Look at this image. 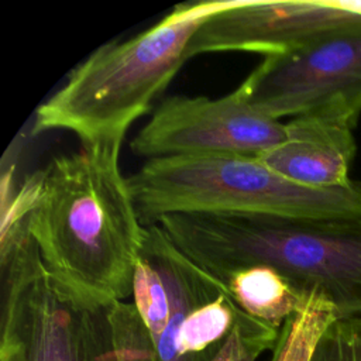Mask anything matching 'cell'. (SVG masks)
<instances>
[{
  "label": "cell",
  "instance_id": "6da1fadb",
  "mask_svg": "<svg viewBox=\"0 0 361 361\" xmlns=\"http://www.w3.org/2000/svg\"><path fill=\"white\" fill-rule=\"evenodd\" d=\"M124 137L55 157L38 172L25 228L52 278L79 302L109 307L133 292L145 230L120 168Z\"/></svg>",
  "mask_w": 361,
  "mask_h": 361
},
{
  "label": "cell",
  "instance_id": "7a4b0ae2",
  "mask_svg": "<svg viewBox=\"0 0 361 361\" xmlns=\"http://www.w3.org/2000/svg\"><path fill=\"white\" fill-rule=\"evenodd\" d=\"M158 224L186 257L221 282L238 269L265 265L302 293L326 296L338 319L361 316V219L179 213Z\"/></svg>",
  "mask_w": 361,
  "mask_h": 361
},
{
  "label": "cell",
  "instance_id": "3957f363",
  "mask_svg": "<svg viewBox=\"0 0 361 361\" xmlns=\"http://www.w3.org/2000/svg\"><path fill=\"white\" fill-rule=\"evenodd\" d=\"M226 4H179L147 31L99 47L37 107L32 134L65 130L80 142L126 137L185 63L199 27Z\"/></svg>",
  "mask_w": 361,
  "mask_h": 361
},
{
  "label": "cell",
  "instance_id": "277c9868",
  "mask_svg": "<svg viewBox=\"0 0 361 361\" xmlns=\"http://www.w3.org/2000/svg\"><path fill=\"white\" fill-rule=\"evenodd\" d=\"M127 180L145 227L179 213L290 220L361 219V183L305 186L279 175L257 157L149 159Z\"/></svg>",
  "mask_w": 361,
  "mask_h": 361
},
{
  "label": "cell",
  "instance_id": "5b68a950",
  "mask_svg": "<svg viewBox=\"0 0 361 361\" xmlns=\"http://www.w3.org/2000/svg\"><path fill=\"white\" fill-rule=\"evenodd\" d=\"M0 361H118L107 307L52 278L24 221L1 233Z\"/></svg>",
  "mask_w": 361,
  "mask_h": 361
},
{
  "label": "cell",
  "instance_id": "8992f818",
  "mask_svg": "<svg viewBox=\"0 0 361 361\" xmlns=\"http://www.w3.org/2000/svg\"><path fill=\"white\" fill-rule=\"evenodd\" d=\"M237 90L255 110L279 121L317 114L354 127L361 113V18L267 55Z\"/></svg>",
  "mask_w": 361,
  "mask_h": 361
},
{
  "label": "cell",
  "instance_id": "52a82bcc",
  "mask_svg": "<svg viewBox=\"0 0 361 361\" xmlns=\"http://www.w3.org/2000/svg\"><path fill=\"white\" fill-rule=\"evenodd\" d=\"M285 137L282 121L255 110L235 89L227 96H171L130 142L149 159L203 155L258 157Z\"/></svg>",
  "mask_w": 361,
  "mask_h": 361
},
{
  "label": "cell",
  "instance_id": "ba28073f",
  "mask_svg": "<svg viewBox=\"0 0 361 361\" xmlns=\"http://www.w3.org/2000/svg\"><path fill=\"white\" fill-rule=\"evenodd\" d=\"M358 18L336 0H227L199 27L186 56L226 51L282 54Z\"/></svg>",
  "mask_w": 361,
  "mask_h": 361
},
{
  "label": "cell",
  "instance_id": "9c48e42d",
  "mask_svg": "<svg viewBox=\"0 0 361 361\" xmlns=\"http://www.w3.org/2000/svg\"><path fill=\"white\" fill-rule=\"evenodd\" d=\"M285 137L257 158L279 175L312 188H340L348 176L357 147L353 127L331 117L307 114L290 118Z\"/></svg>",
  "mask_w": 361,
  "mask_h": 361
},
{
  "label": "cell",
  "instance_id": "30bf717a",
  "mask_svg": "<svg viewBox=\"0 0 361 361\" xmlns=\"http://www.w3.org/2000/svg\"><path fill=\"white\" fill-rule=\"evenodd\" d=\"M144 247L154 257L164 276L169 296V320L154 344L159 361H204L200 354L180 357L175 348V337L190 312L228 293L224 282L219 281L189 257H186L158 226H147Z\"/></svg>",
  "mask_w": 361,
  "mask_h": 361
},
{
  "label": "cell",
  "instance_id": "8fae6325",
  "mask_svg": "<svg viewBox=\"0 0 361 361\" xmlns=\"http://www.w3.org/2000/svg\"><path fill=\"white\" fill-rule=\"evenodd\" d=\"M223 282L241 312L276 330L300 307L306 295L265 265L238 269Z\"/></svg>",
  "mask_w": 361,
  "mask_h": 361
},
{
  "label": "cell",
  "instance_id": "7c38bea8",
  "mask_svg": "<svg viewBox=\"0 0 361 361\" xmlns=\"http://www.w3.org/2000/svg\"><path fill=\"white\" fill-rule=\"evenodd\" d=\"M336 319V307L326 296L307 292L300 307L282 326L274 361H310L319 340Z\"/></svg>",
  "mask_w": 361,
  "mask_h": 361
},
{
  "label": "cell",
  "instance_id": "4fadbf2b",
  "mask_svg": "<svg viewBox=\"0 0 361 361\" xmlns=\"http://www.w3.org/2000/svg\"><path fill=\"white\" fill-rule=\"evenodd\" d=\"M240 312L230 293H221L214 300L196 307L183 320L175 337L178 354L183 358L200 354L213 343L224 338Z\"/></svg>",
  "mask_w": 361,
  "mask_h": 361
},
{
  "label": "cell",
  "instance_id": "5bb4252c",
  "mask_svg": "<svg viewBox=\"0 0 361 361\" xmlns=\"http://www.w3.org/2000/svg\"><path fill=\"white\" fill-rule=\"evenodd\" d=\"M131 295L155 344L168 324L171 307L164 276L157 261L144 245L134 268Z\"/></svg>",
  "mask_w": 361,
  "mask_h": 361
},
{
  "label": "cell",
  "instance_id": "9a60e30c",
  "mask_svg": "<svg viewBox=\"0 0 361 361\" xmlns=\"http://www.w3.org/2000/svg\"><path fill=\"white\" fill-rule=\"evenodd\" d=\"M279 330L240 312L230 333L207 361H257L267 350L276 347Z\"/></svg>",
  "mask_w": 361,
  "mask_h": 361
},
{
  "label": "cell",
  "instance_id": "2e32d148",
  "mask_svg": "<svg viewBox=\"0 0 361 361\" xmlns=\"http://www.w3.org/2000/svg\"><path fill=\"white\" fill-rule=\"evenodd\" d=\"M310 361H361V316L336 319L319 340Z\"/></svg>",
  "mask_w": 361,
  "mask_h": 361
},
{
  "label": "cell",
  "instance_id": "e0dca14e",
  "mask_svg": "<svg viewBox=\"0 0 361 361\" xmlns=\"http://www.w3.org/2000/svg\"><path fill=\"white\" fill-rule=\"evenodd\" d=\"M336 1L340 7L361 16V0H336Z\"/></svg>",
  "mask_w": 361,
  "mask_h": 361
}]
</instances>
